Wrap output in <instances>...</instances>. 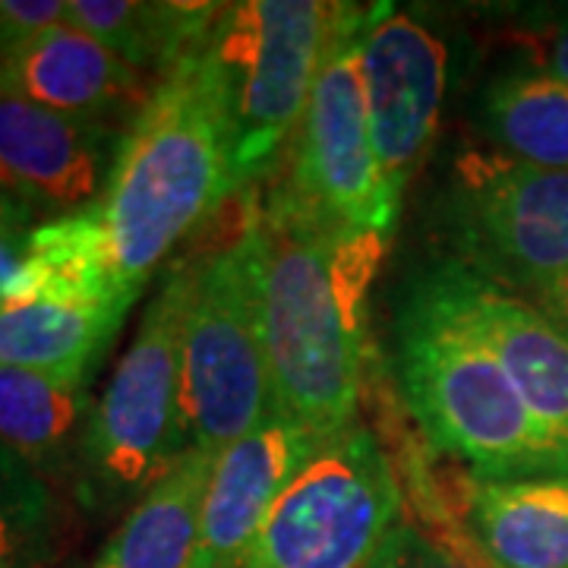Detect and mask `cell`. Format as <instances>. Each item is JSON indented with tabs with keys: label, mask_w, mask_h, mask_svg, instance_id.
Masks as SVG:
<instances>
[{
	"label": "cell",
	"mask_w": 568,
	"mask_h": 568,
	"mask_svg": "<svg viewBox=\"0 0 568 568\" xmlns=\"http://www.w3.org/2000/svg\"><path fill=\"white\" fill-rule=\"evenodd\" d=\"M443 222L458 265L530 297L568 272V171L467 149L448 168Z\"/></svg>",
	"instance_id": "9c48e42d"
},
{
	"label": "cell",
	"mask_w": 568,
	"mask_h": 568,
	"mask_svg": "<svg viewBox=\"0 0 568 568\" xmlns=\"http://www.w3.org/2000/svg\"><path fill=\"white\" fill-rule=\"evenodd\" d=\"M366 568H493L487 556L470 544L458 547L429 534L414 521L398 518L376 547Z\"/></svg>",
	"instance_id": "603a6c76"
},
{
	"label": "cell",
	"mask_w": 568,
	"mask_h": 568,
	"mask_svg": "<svg viewBox=\"0 0 568 568\" xmlns=\"http://www.w3.org/2000/svg\"><path fill=\"white\" fill-rule=\"evenodd\" d=\"M392 234L320 219L284 190L263 196L265 342L275 407L323 443L357 420L369 373V291Z\"/></svg>",
	"instance_id": "6da1fadb"
},
{
	"label": "cell",
	"mask_w": 568,
	"mask_h": 568,
	"mask_svg": "<svg viewBox=\"0 0 568 568\" xmlns=\"http://www.w3.org/2000/svg\"><path fill=\"white\" fill-rule=\"evenodd\" d=\"M48 304L108 310L126 320L133 301L121 291L111 250L92 209L58 215L29 231L13 278L0 287V304Z\"/></svg>",
	"instance_id": "2e32d148"
},
{
	"label": "cell",
	"mask_w": 568,
	"mask_h": 568,
	"mask_svg": "<svg viewBox=\"0 0 568 568\" xmlns=\"http://www.w3.org/2000/svg\"><path fill=\"white\" fill-rule=\"evenodd\" d=\"M369 13L357 3H335L304 121L275 186L325 222L392 234L402 196L376 159L366 111L364 32Z\"/></svg>",
	"instance_id": "52a82bcc"
},
{
	"label": "cell",
	"mask_w": 568,
	"mask_h": 568,
	"mask_svg": "<svg viewBox=\"0 0 568 568\" xmlns=\"http://www.w3.org/2000/svg\"><path fill=\"white\" fill-rule=\"evenodd\" d=\"M190 263H174L145 306L130 351L95 402L77 467L92 508L133 506L178 465L186 439L181 417V328Z\"/></svg>",
	"instance_id": "5b68a950"
},
{
	"label": "cell",
	"mask_w": 568,
	"mask_h": 568,
	"mask_svg": "<svg viewBox=\"0 0 568 568\" xmlns=\"http://www.w3.org/2000/svg\"><path fill=\"white\" fill-rule=\"evenodd\" d=\"M67 0H0V58L13 54L51 26H61Z\"/></svg>",
	"instance_id": "cb8c5ba5"
},
{
	"label": "cell",
	"mask_w": 568,
	"mask_h": 568,
	"mask_svg": "<svg viewBox=\"0 0 568 568\" xmlns=\"http://www.w3.org/2000/svg\"><path fill=\"white\" fill-rule=\"evenodd\" d=\"M114 123L61 114L0 92V186L58 215L102 200L121 152Z\"/></svg>",
	"instance_id": "8fae6325"
},
{
	"label": "cell",
	"mask_w": 568,
	"mask_h": 568,
	"mask_svg": "<svg viewBox=\"0 0 568 568\" xmlns=\"http://www.w3.org/2000/svg\"><path fill=\"white\" fill-rule=\"evenodd\" d=\"M222 10L224 3L186 0H67L63 22L159 82L190 54L203 51Z\"/></svg>",
	"instance_id": "e0dca14e"
},
{
	"label": "cell",
	"mask_w": 568,
	"mask_h": 568,
	"mask_svg": "<svg viewBox=\"0 0 568 568\" xmlns=\"http://www.w3.org/2000/svg\"><path fill=\"white\" fill-rule=\"evenodd\" d=\"M325 443L275 410L263 426L227 446L212 465L200 508L193 568H241L291 477Z\"/></svg>",
	"instance_id": "4fadbf2b"
},
{
	"label": "cell",
	"mask_w": 568,
	"mask_h": 568,
	"mask_svg": "<svg viewBox=\"0 0 568 568\" xmlns=\"http://www.w3.org/2000/svg\"><path fill=\"white\" fill-rule=\"evenodd\" d=\"M395 366L424 436L484 480L568 474V446L537 420L496 351L414 284L395 328Z\"/></svg>",
	"instance_id": "3957f363"
},
{
	"label": "cell",
	"mask_w": 568,
	"mask_h": 568,
	"mask_svg": "<svg viewBox=\"0 0 568 568\" xmlns=\"http://www.w3.org/2000/svg\"><path fill=\"white\" fill-rule=\"evenodd\" d=\"M484 126L493 152L568 171V85L547 70L503 73L487 85Z\"/></svg>",
	"instance_id": "44dd1931"
},
{
	"label": "cell",
	"mask_w": 568,
	"mask_h": 568,
	"mask_svg": "<svg viewBox=\"0 0 568 568\" xmlns=\"http://www.w3.org/2000/svg\"><path fill=\"white\" fill-rule=\"evenodd\" d=\"M332 17L325 0H244L219 13L205 51L222 80L237 193L260 186L297 136Z\"/></svg>",
	"instance_id": "8992f818"
},
{
	"label": "cell",
	"mask_w": 568,
	"mask_h": 568,
	"mask_svg": "<svg viewBox=\"0 0 568 568\" xmlns=\"http://www.w3.org/2000/svg\"><path fill=\"white\" fill-rule=\"evenodd\" d=\"M547 73L568 85V26L562 32H556V39L549 41L547 51Z\"/></svg>",
	"instance_id": "484cf974"
},
{
	"label": "cell",
	"mask_w": 568,
	"mask_h": 568,
	"mask_svg": "<svg viewBox=\"0 0 568 568\" xmlns=\"http://www.w3.org/2000/svg\"><path fill=\"white\" fill-rule=\"evenodd\" d=\"M58 544L51 487L17 455L0 448V568H44Z\"/></svg>",
	"instance_id": "7402d4cb"
},
{
	"label": "cell",
	"mask_w": 568,
	"mask_h": 568,
	"mask_svg": "<svg viewBox=\"0 0 568 568\" xmlns=\"http://www.w3.org/2000/svg\"><path fill=\"white\" fill-rule=\"evenodd\" d=\"M544 320H547L559 335L568 338V272L559 275L556 282H549L547 287H540L537 294H530L528 301Z\"/></svg>",
	"instance_id": "d4e9b609"
},
{
	"label": "cell",
	"mask_w": 568,
	"mask_h": 568,
	"mask_svg": "<svg viewBox=\"0 0 568 568\" xmlns=\"http://www.w3.org/2000/svg\"><path fill=\"white\" fill-rule=\"evenodd\" d=\"M467 528L493 568H568V474L465 480Z\"/></svg>",
	"instance_id": "9a60e30c"
},
{
	"label": "cell",
	"mask_w": 568,
	"mask_h": 568,
	"mask_svg": "<svg viewBox=\"0 0 568 568\" xmlns=\"http://www.w3.org/2000/svg\"><path fill=\"white\" fill-rule=\"evenodd\" d=\"M155 85V82H152ZM149 77L73 26H51L0 58V92L89 121H133L152 95Z\"/></svg>",
	"instance_id": "5bb4252c"
},
{
	"label": "cell",
	"mask_w": 568,
	"mask_h": 568,
	"mask_svg": "<svg viewBox=\"0 0 568 568\" xmlns=\"http://www.w3.org/2000/svg\"><path fill=\"white\" fill-rule=\"evenodd\" d=\"M234 196L241 193L222 80L203 48L152 85L92 205L123 294L136 304L171 250Z\"/></svg>",
	"instance_id": "7a4b0ae2"
},
{
	"label": "cell",
	"mask_w": 568,
	"mask_h": 568,
	"mask_svg": "<svg viewBox=\"0 0 568 568\" xmlns=\"http://www.w3.org/2000/svg\"><path fill=\"white\" fill-rule=\"evenodd\" d=\"M92 383L0 366V448L39 477L77 474L92 420Z\"/></svg>",
	"instance_id": "ac0fdd59"
},
{
	"label": "cell",
	"mask_w": 568,
	"mask_h": 568,
	"mask_svg": "<svg viewBox=\"0 0 568 568\" xmlns=\"http://www.w3.org/2000/svg\"><path fill=\"white\" fill-rule=\"evenodd\" d=\"M446 44L395 7H373L364 32V89L373 149L398 196L420 171L446 99Z\"/></svg>",
	"instance_id": "30bf717a"
},
{
	"label": "cell",
	"mask_w": 568,
	"mask_h": 568,
	"mask_svg": "<svg viewBox=\"0 0 568 568\" xmlns=\"http://www.w3.org/2000/svg\"><path fill=\"white\" fill-rule=\"evenodd\" d=\"M263 196L231 200L222 241L190 256L181 328V417L186 448L219 458L275 407L263 301Z\"/></svg>",
	"instance_id": "277c9868"
},
{
	"label": "cell",
	"mask_w": 568,
	"mask_h": 568,
	"mask_svg": "<svg viewBox=\"0 0 568 568\" xmlns=\"http://www.w3.org/2000/svg\"><path fill=\"white\" fill-rule=\"evenodd\" d=\"M398 518V474L354 424L291 477L241 568H366Z\"/></svg>",
	"instance_id": "ba28073f"
},
{
	"label": "cell",
	"mask_w": 568,
	"mask_h": 568,
	"mask_svg": "<svg viewBox=\"0 0 568 568\" xmlns=\"http://www.w3.org/2000/svg\"><path fill=\"white\" fill-rule=\"evenodd\" d=\"M121 325V316L89 306L0 304V366L92 383Z\"/></svg>",
	"instance_id": "ffe728a7"
},
{
	"label": "cell",
	"mask_w": 568,
	"mask_h": 568,
	"mask_svg": "<svg viewBox=\"0 0 568 568\" xmlns=\"http://www.w3.org/2000/svg\"><path fill=\"white\" fill-rule=\"evenodd\" d=\"M212 465V455L186 448L178 465L130 506L92 568H193Z\"/></svg>",
	"instance_id": "d6986e66"
},
{
	"label": "cell",
	"mask_w": 568,
	"mask_h": 568,
	"mask_svg": "<svg viewBox=\"0 0 568 568\" xmlns=\"http://www.w3.org/2000/svg\"><path fill=\"white\" fill-rule=\"evenodd\" d=\"M13 212H20V205L13 203V196L0 186V219H3V215H13Z\"/></svg>",
	"instance_id": "4316f807"
},
{
	"label": "cell",
	"mask_w": 568,
	"mask_h": 568,
	"mask_svg": "<svg viewBox=\"0 0 568 568\" xmlns=\"http://www.w3.org/2000/svg\"><path fill=\"white\" fill-rule=\"evenodd\" d=\"M420 284L496 351L537 420L568 446L566 335H559L528 301L484 282L465 265H439Z\"/></svg>",
	"instance_id": "7c38bea8"
}]
</instances>
